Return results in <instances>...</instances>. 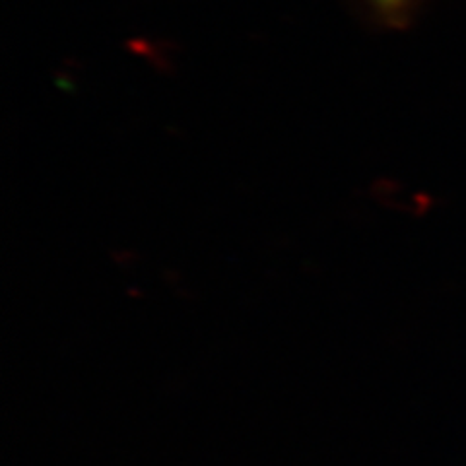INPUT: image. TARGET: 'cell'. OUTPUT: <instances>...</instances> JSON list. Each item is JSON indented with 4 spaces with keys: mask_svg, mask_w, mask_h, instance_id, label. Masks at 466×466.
I'll return each mask as SVG.
<instances>
[{
    "mask_svg": "<svg viewBox=\"0 0 466 466\" xmlns=\"http://www.w3.org/2000/svg\"><path fill=\"white\" fill-rule=\"evenodd\" d=\"M373 18L387 27H402L410 20L418 0H363Z\"/></svg>",
    "mask_w": 466,
    "mask_h": 466,
    "instance_id": "6da1fadb",
    "label": "cell"
}]
</instances>
